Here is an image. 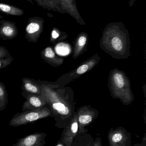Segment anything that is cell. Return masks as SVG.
<instances>
[{
    "label": "cell",
    "mask_w": 146,
    "mask_h": 146,
    "mask_svg": "<svg viewBox=\"0 0 146 146\" xmlns=\"http://www.w3.org/2000/svg\"><path fill=\"white\" fill-rule=\"evenodd\" d=\"M44 20L40 17L29 18L25 29V37L29 42L36 43L40 38L44 29Z\"/></svg>",
    "instance_id": "5b68a950"
},
{
    "label": "cell",
    "mask_w": 146,
    "mask_h": 146,
    "mask_svg": "<svg viewBox=\"0 0 146 146\" xmlns=\"http://www.w3.org/2000/svg\"><path fill=\"white\" fill-rule=\"evenodd\" d=\"M91 142L89 141L87 143L84 144V146H94V143L92 144V143H91Z\"/></svg>",
    "instance_id": "cb8c5ba5"
},
{
    "label": "cell",
    "mask_w": 146,
    "mask_h": 146,
    "mask_svg": "<svg viewBox=\"0 0 146 146\" xmlns=\"http://www.w3.org/2000/svg\"><path fill=\"white\" fill-rule=\"evenodd\" d=\"M42 95L51 110V117L54 118L55 126L64 129L76 112L73 97L61 94L47 86H42Z\"/></svg>",
    "instance_id": "6da1fadb"
},
{
    "label": "cell",
    "mask_w": 146,
    "mask_h": 146,
    "mask_svg": "<svg viewBox=\"0 0 146 146\" xmlns=\"http://www.w3.org/2000/svg\"><path fill=\"white\" fill-rule=\"evenodd\" d=\"M46 136L44 132H35L17 139V142L12 146H44Z\"/></svg>",
    "instance_id": "9c48e42d"
},
{
    "label": "cell",
    "mask_w": 146,
    "mask_h": 146,
    "mask_svg": "<svg viewBox=\"0 0 146 146\" xmlns=\"http://www.w3.org/2000/svg\"><path fill=\"white\" fill-rule=\"evenodd\" d=\"M22 90L26 94L41 95L42 89L41 86L32 81L31 79L24 78L22 79Z\"/></svg>",
    "instance_id": "7c38bea8"
},
{
    "label": "cell",
    "mask_w": 146,
    "mask_h": 146,
    "mask_svg": "<svg viewBox=\"0 0 146 146\" xmlns=\"http://www.w3.org/2000/svg\"><path fill=\"white\" fill-rule=\"evenodd\" d=\"M40 54L42 58L52 66H59L63 63V60L56 55L52 47L44 48L41 52Z\"/></svg>",
    "instance_id": "8fae6325"
},
{
    "label": "cell",
    "mask_w": 146,
    "mask_h": 146,
    "mask_svg": "<svg viewBox=\"0 0 146 146\" xmlns=\"http://www.w3.org/2000/svg\"><path fill=\"white\" fill-rule=\"evenodd\" d=\"M11 56L8 50L5 47L0 46V59L5 58Z\"/></svg>",
    "instance_id": "d6986e66"
},
{
    "label": "cell",
    "mask_w": 146,
    "mask_h": 146,
    "mask_svg": "<svg viewBox=\"0 0 146 146\" xmlns=\"http://www.w3.org/2000/svg\"><path fill=\"white\" fill-rule=\"evenodd\" d=\"M87 36H85V35H80L77 39L76 42V46L75 47V52L74 53L73 56H76L77 57L82 52L84 48V46L86 44L87 42Z\"/></svg>",
    "instance_id": "2e32d148"
},
{
    "label": "cell",
    "mask_w": 146,
    "mask_h": 146,
    "mask_svg": "<svg viewBox=\"0 0 146 146\" xmlns=\"http://www.w3.org/2000/svg\"><path fill=\"white\" fill-rule=\"evenodd\" d=\"M91 65L89 64H83L82 65L79 66L76 71V73L77 75H82L88 71L90 68L91 67Z\"/></svg>",
    "instance_id": "ac0fdd59"
},
{
    "label": "cell",
    "mask_w": 146,
    "mask_h": 146,
    "mask_svg": "<svg viewBox=\"0 0 146 146\" xmlns=\"http://www.w3.org/2000/svg\"><path fill=\"white\" fill-rule=\"evenodd\" d=\"M102 146L101 137H98L96 138L94 142V146Z\"/></svg>",
    "instance_id": "44dd1931"
},
{
    "label": "cell",
    "mask_w": 146,
    "mask_h": 146,
    "mask_svg": "<svg viewBox=\"0 0 146 146\" xmlns=\"http://www.w3.org/2000/svg\"><path fill=\"white\" fill-rule=\"evenodd\" d=\"M108 137L110 146H131V134L123 127L111 128Z\"/></svg>",
    "instance_id": "8992f818"
},
{
    "label": "cell",
    "mask_w": 146,
    "mask_h": 146,
    "mask_svg": "<svg viewBox=\"0 0 146 146\" xmlns=\"http://www.w3.org/2000/svg\"><path fill=\"white\" fill-rule=\"evenodd\" d=\"M18 32L16 23L9 20L0 21V38L4 40L14 39Z\"/></svg>",
    "instance_id": "30bf717a"
},
{
    "label": "cell",
    "mask_w": 146,
    "mask_h": 146,
    "mask_svg": "<svg viewBox=\"0 0 146 146\" xmlns=\"http://www.w3.org/2000/svg\"><path fill=\"white\" fill-rule=\"evenodd\" d=\"M55 146H65L64 143H63V142L60 139L58 142H57V144H56Z\"/></svg>",
    "instance_id": "603a6c76"
},
{
    "label": "cell",
    "mask_w": 146,
    "mask_h": 146,
    "mask_svg": "<svg viewBox=\"0 0 146 146\" xmlns=\"http://www.w3.org/2000/svg\"><path fill=\"white\" fill-rule=\"evenodd\" d=\"M13 60L11 56L5 58L0 59V69H4L10 65Z\"/></svg>",
    "instance_id": "e0dca14e"
},
{
    "label": "cell",
    "mask_w": 146,
    "mask_h": 146,
    "mask_svg": "<svg viewBox=\"0 0 146 146\" xmlns=\"http://www.w3.org/2000/svg\"><path fill=\"white\" fill-rule=\"evenodd\" d=\"M51 110L49 108L44 107L35 111H29L17 113L9 122V125L18 127L35 123L42 119L51 117Z\"/></svg>",
    "instance_id": "3957f363"
},
{
    "label": "cell",
    "mask_w": 146,
    "mask_h": 146,
    "mask_svg": "<svg viewBox=\"0 0 146 146\" xmlns=\"http://www.w3.org/2000/svg\"><path fill=\"white\" fill-rule=\"evenodd\" d=\"M78 125L76 112L70 124L64 129L60 139L65 146H72L76 137L78 135Z\"/></svg>",
    "instance_id": "ba28073f"
},
{
    "label": "cell",
    "mask_w": 146,
    "mask_h": 146,
    "mask_svg": "<svg viewBox=\"0 0 146 146\" xmlns=\"http://www.w3.org/2000/svg\"><path fill=\"white\" fill-rule=\"evenodd\" d=\"M134 146H146V135H144V137L142 139V141L141 143H136Z\"/></svg>",
    "instance_id": "7402d4cb"
},
{
    "label": "cell",
    "mask_w": 146,
    "mask_h": 146,
    "mask_svg": "<svg viewBox=\"0 0 146 146\" xmlns=\"http://www.w3.org/2000/svg\"><path fill=\"white\" fill-rule=\"evenodd\" d=\"M60 36L59 31L56 28L53 29L51 33V42H54L56 40V39L58 38Z\"/></svg>",
    "instance_id": "ffe728a7"
},
{
    "label": "cell",
    "mask_w": 146,
    "mask_h": 146,
    "mask_svg": "<svg viewBox=\"0 0 146 146\" xmlns=\"http://www.w3.org/2000/svg\"><path fill=\"white\" fill-rule=\"evenodd\" d=\"M0 12L13 16H21L24 13L23 10L19 7L2 3H0Z\"/></svg>",
    "instance_id": "5bb4252c"
},
{
    "label": "cell",
    "mask_w": 146,
    "mask_h": 146,
    "mask_svg": "<svg viewBox=\"0 0 146 146\" xmlns=\"http://www.w3.org/2000/svg\"><path fill=\"white\" fill-rule=\"evenodd\" d=\"M111 94L115 99H118L124 105H130L134 100L129 83L121 72L113 74L110 87Z\"/></svg>",
    "instance_id": "7a4b0ae2"
},
{
    "label": "cell",
    "mask_w": 146,
    "mask_h": 146,
    "mask_svg": "<svg viewBox=\"0 0 146 146\" xmlns=\"http://www.w3.org/2000/svg\"><path fill=\"white\" fill-rule=\"evenodd\" d=\"M23 96L26 99L22 107L23 111H35L45 107L47 105L45 98L42 95L31 94L22 93Z\"/></svg>",
    "instance_id": "52a82bcc"
},
{
    "label": "cell",
    "mask_w": 146,
    "mask_h": 146,
    "mask_svg": "<svg viewBox=\"0 0 146 146\" xmlns=\"http://www.w3.org/2000/svg\"><path fill=\"white\" fill-rule=\"evenodd\" d=\"M8 102V93L5 86L0 82V111L5 110Z\"/></svg>",
    "instance_id": "9a60e30c"
},
{
    "label": "cell",
    "mask_w": 146,
    "mask_h": 146,
    "mask_svg": "<svg viewBox=\"0 0 146 146\" xmlns=\"http://www.w3.org/2000/svg\"><path fill=\"white\" fill-rule=\"evenodd\" d=\"M78 125V135L86 132V127L89 125L99 116V111L90 106L81 107L76 111Z\"/></svg>",
    "instance_id": "277c9868"
},
{
    "label": "cell",
    "mask_w": 146,
    "mask_h": 146,
    "mask_svg": "<svg viewBox=\"0 0 146 146\" xmlns=\"http://www.w3.org/2000/svg\"><path fill=\"white\" fill-rule=\"evenodd\" d=\"M109 47L112 51L117 52H121L125 47V42L122 39L121 36L119 35H114L112 38L109 39Z\"/></svg>",
    "instance_id": "4fadbf2b"
}]
</instances>
